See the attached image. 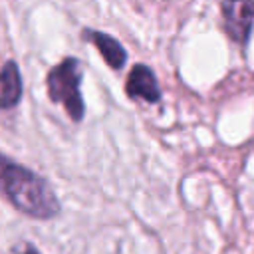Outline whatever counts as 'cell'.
Instances as JSON below:
<instances>
[{"mask_svg":"<svg viewBox=\"0 0 254 254\" xmlns=\"http://www.w3.org/2000/svg\"><path fill=\"white\" fill-rule=\"evenodd\" d=\"M24 93V83L20 67L14 60H8L0 67V109H12L20 103Z\"/></svg>","mask_w":254,"mask_h":254,"instance_id":"obj_6","label":"cell"},{"mask_svg":"<svg viewBox=\"0 0 254 254\" xmlns=\"http://www.w3.org/2000/svg\"><path fill=\"white\" fill-rule=\"evenodd\" d=\"M14 254H42V252L30 242H20L18 246H14Z\"/></svg>","mask_w":254,"mask_h":254,"instance_id":"obj_7","label":"cell"},{"mask_svg":"<svg viewBox=\"0 0 254 254\" xmlns=\"http://www.w3.org/2000/svg\"><path fill=\"white\" fill-rule=\"evenodd\" d=\"M81 38L85 42H91L97 52L101 54V58L105 60V64L111 67V69H121L127 62V52L125 48L119 44V40H115L113 36L105 34V32H99V30H89L85 28L81 32Z\"/></svg>","mask_w":254,"mask_h":254,"instance_id":"obj_5","label":"cell"},{"mask_svg":"<svg viewBox=\"0 0 254 254\" xmlns=\"http://www.w3.org/2000/svg\"><path fill=\"white\" fill-rule=\"evenodd\" d=\"M0 194L22 214L36 220L56 218L62 210L50 183L0 153Z\"/></svg>","mask_w":254,"mask_h":254,"instance_id":"obj_1","label":"cell"},{"mask_svg":"<svg viewBox=\"0 0 254 254\" xmlns=\"http://www.w3.org/2000/svg\"><path fill=\"white\" fill-rule=\"evenodd\" d=\"M83 67L77 58H64L46 75L48 95L54 103H62L71 121L79 123L85 115V103L81 97Z\"/></svg>","mask_w":254,"mask_h":254,"instance_id":"obj_2","label":"cell"},{"mask_svg":"<svg viewBox=\"0 0 254 254\" xmlns=\"http://www.w3.org/2000/svg\"><path fill=\"white\" fill-rule=\"evenodd\" d=\"M220 12L224 18V30L230 40L244 46L254 24V2H222Z\"/></svg>","mask_w":254,"mask_h":254,"instance_id":"obj_3","label":"cell"},{"mask_svg":"<svg viewBox=\"0 0 254 254\" xmlns=\"http://www.w3.org/2000/svg\"><path fill=\"white\" fill-rule=\"evenodd\" d=\"M125 93L131 99H141L147 103L161 101V87L157 83V77L153 69L145 64H137L131 67L125 81Z\"/></svg>","mask_w":254,"mask_h":254,"instance_id":"obj_4","label":"cell"}]
</instances>
